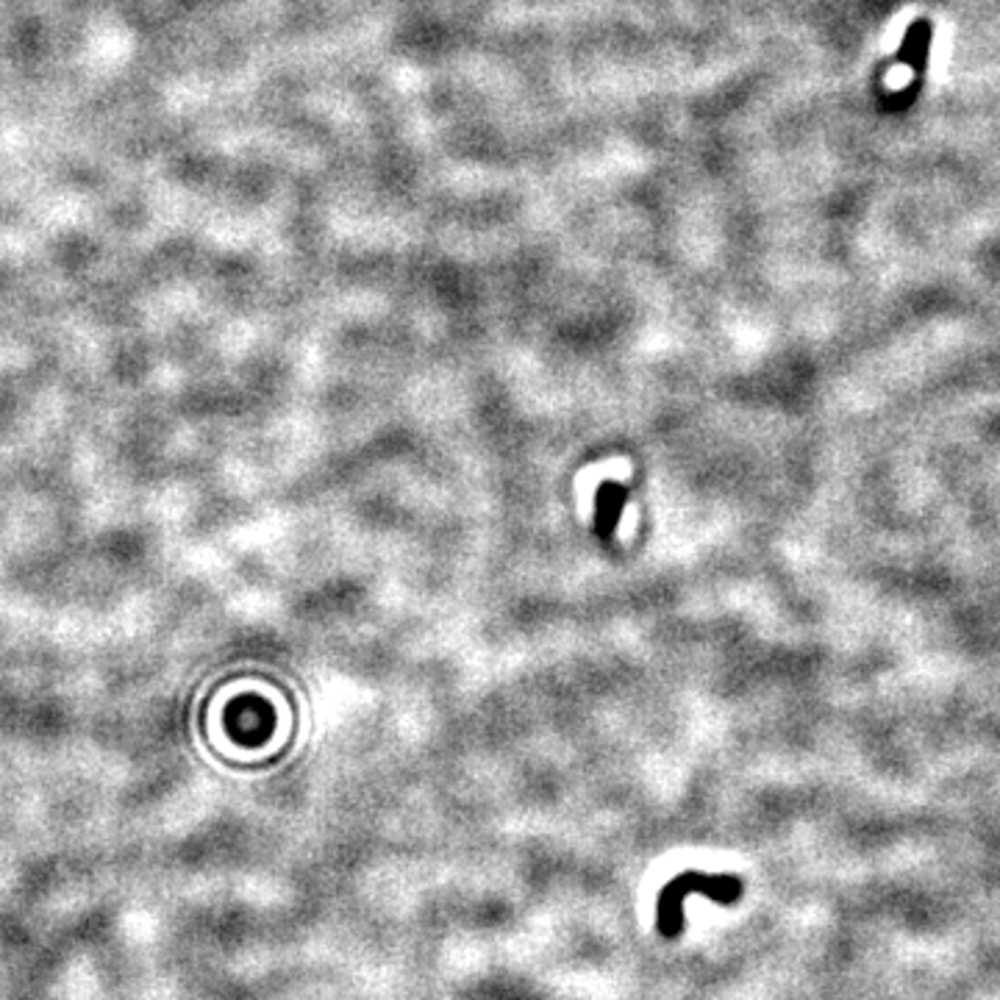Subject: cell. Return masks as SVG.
Returning a JSON list of instances; mask_svg holds the SVG:
<instances>
[{
  "mask_svg": "<svg viewBox=\"0 0 1000 1000\" xmlns=\"http://www.w3.org/2000/svg\"><path fill=\"white\" fill-rule=\"evenodd\" d=\"M689 895L711 898L715 903L731 906L742 898V881L737 876H709V872H681L659 892L656 928L664 939H675L684 931V901Z\"/></svg>",
  "mask_w": 1000,
  "mask_h": 1000,
  "instance_id": "6da1fadb",
  "label": "cell"
},
{
  "mask_svg": "<svg viewBox=\"0 0 1000 1000\" xmlns=\"http://www.w3.org/2000/svg\"><path fill=\"white\" fill-rule=\"evenodd\" d=\"M629 487L620 481H604L598 489V498H595V534H598L600 542H611L615 536L617 523L622 518V509L629 503Z\"/></svg>",
  "mask_w": 1000,
  "mask_h": 1000,
  "instance_id": "7a4b0ae2",
  "label": "cell"
},
{
  "mask_svg": "<svg viewBox=\"0 0 1000 1000\" xmlns=\"http://www.w3.org/2000/svg\"><path fill=\"white\" fill-rule=\"evenodd\" d=\"M931 40H934V23L928 18L914 20L912 25L903 34L901 47L895 53L898 65H906L914 76H923L925 65H928V53H931Z\"/></svg>",
  "mask_w": 1000,
  "mask_h": 1000,
  "instance_id": "3957f363",
  "label": "cell"
}]
</instances>
